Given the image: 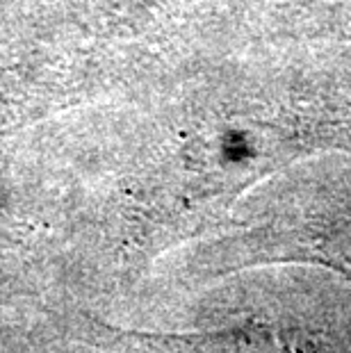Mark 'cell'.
Returning <instances> with one entry per match:
<instances>
[{
  "label": "cell",
  "mask_w": 351,
  "mask_h": 353,
  "mask_svg": "<svg viewBox=\"0 0 351 353\" xmlns=\"http://www.w3.org/2000/svg\"><path fill=\"white\" fill-rule=\"evenodd\" d=\"M92 342L101 349L121 353H301L281 328L270 324H242L210 333L160 335L117 330L92 324Z\"/></svg>",
  "instance_id": "obj_1"
}]
</instances>
